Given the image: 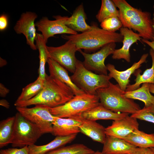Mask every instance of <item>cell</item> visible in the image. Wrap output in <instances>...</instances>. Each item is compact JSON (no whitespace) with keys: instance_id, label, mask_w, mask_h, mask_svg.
<instances>
[{"instance_id":"6da1fadb","label":"cell","mask_w":154,"mask_h":154,"mask_svg":"<svg viewBox=\"0 0 154 154\" xmlns=\"http://www.w3.org/2000/svg\"><path fill=\"white\" fill-rule=\"evenodd\" d=\"M74 94L71 88L55 77L46 74L44 86L36 96L26 101H15L16 107H27L42 105L53 108L62 105L70 100Z\"/></svg>"},{"instance_id":"7a4b0ae2","label":"cell","mask_w":154,"mask_h":154,"mask_svg":"<svg viewBox=\"0 0 154 154\" xmlns=\"http://www.w3.org/2000/svg\"><path fill=\"white\" fill-rule=\"evenodd\" d=\"M112 1L119 9L123 27L137 31L142 38L153 40L154 22L150 12L134 7L125 0Z\"/></svg>"},{"instance_id":"3957f363","label":"cell","mask_w":154,"mask_h":154,"mask_svg":"<svg viewBox=\"0 0 154 154\" xmlns=\"http://www.w3.org/2000/svg\"><path fill=\"white\" fill-rule=\"evenodd\" d=\"M91 26V28L86 32L69 35H63L62 37L71 41L78 51L81 49L86 51H95L111 42H122L123 37L120 33L106 31L100 28L96 23Z\"/></svg>"},{"instance_id":"277c9868","label":"cell","mask_w":154,"mask_h":154,"mask_svg":"<svg viewBox=\"0 0 154 154\" xmlns=\"http://www.w3.org/2000/svg\"><path fill=\"white\" fill-rule=\"evenodd\" d=\"M123 91L118 84H114L110 81L108 86L98 89L96 93L100 104L114 112L132 114L141 109L132 99L123 96Z\"/></svg>"},{"instance_id":"5b68a950","label":"cell","mask_w":154,"mask_h":154,"mask_svg":"<svg viewBox=\"0 0 154 154\" xmlns=\"http://www.w3.org/2000/svg\"><path fill=\"white\" fill-rule=\"evenodd\" d=\"M100 103L97 95L86 93L74 96L65 104L53 108H49L51 113L60 118L81 116L84 112Z\"/></svg>"},{"instance_id":"8992f818","label":"cell","mask_w":154,"mask_h":154,"mask_svg":"<svg viewBox=\"0 0 154 154\" xmlns=\"http://www.w3.org/2000/svg\"><path fill=\"white\" fill-rule=\"evenodd\" d=\"M70 77L78 88L91 95H97V90L108 86L112 78L108 75L98 74L88 70L82 62L78 60L76 70Z\"/></svg>"},{"instance_id":"52a82bcc","label":"cell","mask_w":154,"mask_h":154,"mask_svg":"<svg viewBox=\"0 0 154 154\" xmlns=\"http://www.w3.org/2000/svg\"><path fill=\"white\" fill-rule=\"evenodd\" d=\"M15 117L13 135L11 143L12 146L21 148L35 144L43 134L40 129L19 112Z\"/></svg>"},{"instance_id":"ba28073f","label":"cell","mask_w":154,"mask_h":154,"mask_svg":"<svg viewBox=\"0 0 154 154\" xmlns=\"http://www.w3.org/2000/svg\"><path fill=\"white\" fill-rule=\"evenodd\" d=\"M16 109L25 118L36 125L43 134L52 133V123L56 116L51 113L49 107L37 105L31 108L16 107Z\"/></svg>"},{"instance_id":"9c48e42d","label":"cell","mask_w":154,"mask_h":154,"mask_svg":"<svg viewBox=\"0 0 154 154\" xmlns=\"http://www.w3.org/2000/svg\"><path fill=\"white\" fill-rule=\"evenodd\" d=\"M115 42L107 44L96 52L92 54L87 53L79 50L84 58L82 63L88 70L99 74L108 75V69L105 64V60L109 55L112 54L116 47Z\"/></svg>"},{"instance_id":"30bf717a","label":"cell","mask_w":154,"mask_h":154,"mask_svg":"<svg viewBox=\"0 0 154 154\" xmlns=\"http://www.w3.org/2000/svg\"><path fill=\"white\" fill-rule=\"evenodd\" d=\"M47 48L49 58L61 65L67 70L74 73L76 69L78 60L75 53L78 51L75 45L68 41L64 44L57 47Z\"/></svg>"},{"instance_id":"8fae6325","label":"cell","mask_w":154,"mask_h":154,"mask_svg":"<svg viewBox=\"0 0 154 154\" xmlns=\"http://www.w3.org/2000/svg\"><path fill=\"white\" fill-rule=\"evenodd\" d=\"M53 18L55 20H50L47 17H43L35 23L37 30L42 33L46 43L49 38L54 37L56 34H78L77 32L70 29L65 25L62 16H54Z\"/></svg>"},{"instance_id":"7c38bea8","label":"cell","mask_w":154,"mask_h":154,"mask_svg":"<svg viewBox=\"0 0 154 154\" xmlns=\"http://www.w3.org/2000/svg\"><path fill=\"white\" fill-rule=\"evenodd\" d=\"M37 17V15L35 13L30 11L23 13L14 27L17 34L24 35L27 44L33 50L37 49L35 43L37 33L35 21Z\"/></svg>"},{"instance_id":"4fadbf2b","label":"cell","mask_w":154,"mask_h":154,"mask_svg":"<svg viewBox=\"0 0 154 154\" xmlns=\"http://www.w3.org/2000/svg\"><path fill=\"white\" fill-rule=\"evenodd\" d=\"M139 123L137 119L127 116L114 120L112 125L105 128L107 136L123 139L136 129H139Z\"/></svg>"},{"instance_id":"5bb4252c","label":"cell","mask_w":154,"mask_h":154,"mask_svg":"<svg viewBox=\"0 0 154 154\" xmlns=\"http://www.w3.org/2000/svg\"><path fill=\"white\" fill-rule=\"evenodd\" d=\"M81 116L69 118L56 116L53 122L52 134L56 136H65L80 132L79 127L82 122Z\"/></svg>"},{"instance_id":"9a60e30c","label":"cell","mask_w":154,"mask_h":154,"mask_svg":"<svg viewBox=\"0 0 154 154\" xmlns=\"http://www.w3.org/2000/svg\"><path fill=\"white\" fill-rule=\"evenodd\" d=\"M148 55V53L143 54L137 62L134 63L131 67L123 71L117 70L112 64H108L106 66L109 72L108 75L116 81L121 90L125 91L129 85L131 75L145 62Z\"/></svg>"},{"instance_id":"2e32d148","label":"cell","mask_w":154,"mask_h":154,"mask_svg":"<svg viewBox=\"0 0 154 154\" xmlns=\"http://www.w3.org/2000/svg\"><path fill=\"white\" fill-rule=\"evenodd\" d=\"M120 32L123 37V46L120 48L115 49L112 57L114 59H124L129 62L131 61L129 50L131 46L138 41H141L142 38L138 33L126 27H122L120 29Z\"/></svg>"},{"instance_id":"e0dca14e","label":"cell","mask_w":154,"mask_h":154,"mask_svg":"<svg viewBox=\"0 0 154 154\" xmlns=\"http://www.w3.org/2000/svg\"><path fill=\"white\" fill-rule=\"evenodd\" d=\"M62 18L66 26L76 32L83 33L91 28L86 23L87 16L82 3L76 8L70 17L62 16Z\"/></svg>"},{"instance_id":"ac0fdd59","label":"cell","mask_w":154,"mask_h":154,"mask_svg":"<svg viewBox=\"0 0 154 154\" xmlns=\"http://www.w3.org/2000/svg\"><path fill=\"white\" fill-rule=\"evenodd\" d=\"M102 152L108 154H132L136 147L124 139L107 136Z\"/></svg>"},{"instance_id":"d6986e66","label":"cell","mask_w":154,"mask_h":154,"mask_svg":"<svg viewBox=\"0 0 154 154\" xmlns=\"http://www.w3.org/2000/svg\"><path fill=\"white\" fill-rule=\"evenodd\" d=\"M47 62L50 75L55 77L69 86L72 90L75 96L85 93L73 83L66 69L50 58L48 59Z\"/></svg>"},{"instance_id":"ffe728a7","label":"cell","mask_w":154,"mask_h":154,"mask_svg":"<svg viewBox=\"0 0 154 154\" xmlns=\"http://www.w3.org/2000/svg\"><path fill=\"white\" fill-rule=\"evenodd\" d=\"M79 129L80 132L93 141L103 144L104 143L106 136L105 128L95 121L83 118Z\"/></svg>"},{"instance_id":"44dd1931","label":"cell","mask_w":154,"mask_h":154,"mask_svg":"<svg viewBox=\"0 0 154 154\" xmlns=\"http://www.w3.org/2000/svg\"><path fill=\"white\" fill-rule=\"evenodd\" d=\"M77 135L57 136L53 140L46 144L41 145L34 144L29 146V154H46L71 142L76 138Z\"/></svg>"},{"instance_id":"7402d4cb","label":"cell","mask_w":154,"mask_h":154,"mask_svg":"<svg viewBox=\"0 0 154 154\" xmlns=\"http://www.w3.org/2000/svg\"><path fill=\"white\" fill-rule=\"evenodd\" d=\"M129 114L114 112L106 108L100 103L97 106L83 113L81 116L83 119L95 121L99 119L115 120L121 119Z\"/></svg>"},{"instance_id":"603a6c76","label":"cell","mask_w":154,"mask_h":154,"mask_svg":"<svg viewBox=\"0 0 154 154\" xmlns=\"http://www.w3.org/2000/svg\"><path fill=\"white\" fill-rule=\"evenodd\" d=\"M149 83H144L139 88L130 91H123V95L125 97L137 100L144 103L145 108H148L154 105V96L151 94Z\"/></svg>"},{"instance_id":"cb8c5ba5","label":"cell","mask_w":154,"mask_h":154,"mask_svg":"<svg viewBox=\"0 0 154 154\" xmlns=\"http://www.w3.org/2000/svg\"><path fill=\"white\" fill-rule=\"evenodd\" d=\"M137 147L154 148V134L136 129L123 139Z\"/></svg>"},{"instance_id":"d4e9b609","label":"cell","mask_w":154,"mask_h":154,"mask_svg":"<svg viewBox=\"0 0 154 154\" xmlns=\"http://www.w3.org/2000/svg\"><path fill=\"white\" fill-rule=\"evenodd\" d=\"M149 54L152 60L151 67L146 69L142 74H140L139 70L135 72V82L132 84L127 85L126 91H132L137 89L139 88L141 84L144 83L154 85V50L151 48L149 50Z\"/></svg>"},{"instance_id":"484cf974","label":"cell","mask_w":154,"mask_h":154,"mask_svg":"<svg viewBox=\"0 0 154 154\" xmlns=\"http://www.w3.org/2000/svg\"><path fill=\"white\" fill-rule=\"evenodd\" d=\"M35 42L36 45L39 53L38 76L45 80L47 74L45 72V64L50 58L47 46L41 34L37 33Z\"/></svg>"},{"instance_id":"4316f807","label":"cell","mask_w":154,"mask_h":154,"mask_svg":"<svg viewBox=\"0 0 154 154\" xmlns=\"http://www.w3.org/2000/svg\"><path fill=\"white\" fill-rule=\"evenodd\" d=\"M15 116L8 117L0 122V148L11 143L13 137Z\"/></svg>"},{"instance_id":"83f0119b","label":"cell","mask_w":154,"mask_h":154,"mask_svg":"<svg viewBox=\"0 0 154 154\" xmlns=\"http://www.w3.org/2000/svg\"><path fill=\"white\" fill-rule=\"evenodd\" d=\"M45 80L38 76L33 82L23 88L22 91L16 102H23L28 100L37 95L42 89Z\"/></svg>"},{"instance_id":"f1b7e54d","label":"cell","mask_w":154,"mask_h":154,"mask_svg":"<svg viewBox=\"0 0 154 154\" xmlns=\"http://www.w3.org/2000/svg\"><path fill=\"white\" fill-rule=\"evenodd\" d=\"M112 0H102L100 9L96 15L98 22L101 23L105 19L119 15V10Z\"/></svg>"},{"instance_id":"f546056e","label":"cell","mask_w":154,"mask_h":154,"mask_svg":"<svg viewBox=\"0 0 154 154\" xmlns=\"http://www.w3.org/2000/svg\"><path fill=\"white\" fill-rule=\"evenodd\" d=\"M94 152L83 144L76 143L62 146L46 154H91Z\"/></svg>"},{"instance_id":"4dcf8cb0","label":"cell","mask_w":154,"mask_h":154,"mask_svg":"<svg viewBox=\"0 0 154 154\" xmlns=\"http://www.w3.org/2000/svg\"><path fill=\"white\" fill-rule=\"evenodd\" d=\"M103 29L110 32H116L123 27L122 23L119 17H114L106 19L100 24Z\"/></svg>"},{"instance_id":"1f68e13d","label":"cell","mask_w":154,"mask_h":154,"mask_svg":"<svg viewBox=\"0 0 154 154\" xmlns=\"http://www.w3.org/2000/svg\"><path fill=\"white\" fill-rule=\"evenodd\" d=\"M131 117L136 119L154 123V114L150 112L148 108L144 107L131 114Z\"/></svg>"},{"instance_id":"d6a6232c","label":"cell","mask_w":154,"mask_h":154,"mask_svg":"<svg viewBox=\"0 0 154 154\" xmlns=\"http://www.w3.org/2000/svg\"><path fill=\"white\" fill-rule=\"evenodd\" d=\"M0 154H29L28 146L21 148H9L1 149Z\"/></svg>"},{"instance_id":"836d02e7","label":"cell","mask_w":154,"mask_h":154,"mask_svg":"<svg viewBox=\"0 0 154 154\" xmlns=\"http://www.w3.org/2000/svg\"><path fill=\"white\" fill-rule=\"evenodd\" d=\"M8 25V19L7 15L3 14L0 16V30L3 31L6 30Z\"/></svg>"},{"instance_id":"e575fe53","label":"cell","mask_w":154,"mask_h":154,"mask_svg":"<svg viewBox=\"0 0 154 154\" xmlns=\"http://www.w3.org/2000/svg\"><path fill=\"white\" fill-rule=\"evenodd\" d=\"M132 154H154L150 148L137 147Z\"/></svg>"},{"instance_id":"d590c367","label":"cell","mask_w":154,"mask_h":154,"mask_svg":"<svg viewBox=\"0 0 154 154\" xmlns=\"http://www.w3.org/2000/svg\"><path fill=\"white\" fill-rule=\"evenodd\" d=\"M9 90L2 83L0 84V96L3 98L5 97L9 93Z\"/></svg>"},{"instance_id":"8d00e7d4","label":"cell","mask_w":154,"mask_h":154,"mask_svg":"<svg viewBox=\"0 0 154 154\" xmlns=\"http://www.w3.org/2000/svg\"><path fill=\"white\" fill-rule=\"evenodd\" d=\"M141 41L149 46L151 48L154 50V37L151 41L149 40L142 38Z\"/></svg>"},{"instance_id":"74e56055","label":"cell","mask_w":154,"mask_h":154,"mask_svg":"<svg viewBox=\"0 0 154 154\" xmlns=\"http://www.w3.org/2000/svg\"><path fill=\"white\" fill-rule=\"evenodd\" d=\"M0 105L7 109H9L10 106L9 103L6 100L4 99L0 100Z\"/></svg>"},{"instance_id":"f35d334b","label":"cell","mask_w":154,"mask_h":154,"mask_svg":"<svg viewBox=\"0 0 154 154\" xmlns=\"http://www.w3.org/2000/svg\"><path fill=\"white\" fill-rule=\"evenodd\" d=\"M7 62L6 61L0 57V67H2L6 65Z\"/></svg>"},{"instance_id":"ab89813d","label":"cell","mask_w":154,"mask_h":154,"mask_svg":"<svg viewBox=\"0 0 154 154\" xmlns=\"http://www.w3.org/2000/svg\"><path fill=\"white\" fill-rule=\"evenodd\" d=\"M150 91L152 93L154 94V85L152 84H149Z\"/></svg>"},{"instance_id":"60d3db41","label":"cell","mask_w":154,"mask_h":154,"mask_svg":"<svg viewBox=\"0 0 154 154\" xmlns=\"http://www.w3.org/2000/svg\"><path fill=\"white\" fill-rule=\"evenodd\" d=\"M150 112L154 114V105H152L151 106L148 107Z\"/></svg>"},{"instance_id":"b9f144b4","label":"cell","mask_w":154,"mask_h":154,"mask_svg":"<svg viewBox=\"0 0 154 154\" xmlns=\"http://www.w3.org/2000/svg\"><path fill=\"white\" fill-rule=\"evenodd\" d=\"M91 154H108L106 153H103L102 151L100 152L98 151H94L93 153Z\"/></svg>"},{"instance_id":"7bdbcfd3","label":"cell","mask_w":154,"mask_h":154,"mask_svg":"<svg viewBox=\"0 0 154 154\" xmlns=\"http://www.w3.org/2000/svg\"><path fill=\"white\" fill-rule=\"evenodd\" d=\"M151 148V150H152V151H153V152L154 153V148L151 147V148Z\"/></svg>"},{"instance_id":"ee69618b","label":"cell","mask_w":154,"mask_h":154,"mask_svg":"<svg viewBox=\"0 0 154 154\" xmlns=\"http://www.w3.org/2000/svg\"><path fill=\"white\" fill-rule=\"evenodd\" d=\"M153 22H154V19H153Z\"/></svg>"},{"instance_id":"f6af8a7d","label":"cell","mask_w":154,"mask_h":154,"mask_svg":"<svg viewBox=\"0 0 154 154\" xmlns=\"http://www.w3.org/2000/svg\"><path fill=\"white\" fill-rule=\"evenodd\" d=\"M153 9H154V4L153 5Z\"/></svg>"}]
</instances>
